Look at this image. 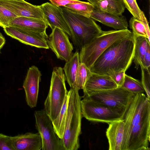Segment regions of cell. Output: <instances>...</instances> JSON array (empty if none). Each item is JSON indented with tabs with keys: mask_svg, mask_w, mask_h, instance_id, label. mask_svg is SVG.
<instances>
[{
	"mask_svg": "<svg viewBox=\"0 0 150 150\" xmlns=\"http://www.w3.org/2000/svg\"><path fill=\"white\" fill-rule=\"evenodd\" d=\"M150 42L147 43L146 51L142 61L140 65H142L146 68L150 67Z\"/></svg>",
	"mask_w": 150,
	"mask_h": 150,
	"instance_id": "obj_34",
	"label": "cell"
},
{
	"mask_svg": "<svg viewBox=\"0 0 150 150\" xmlns=\"http://www.w3.org/2000/svg\"><path fill=\"white\" fill-rule=\"evenodd\" d=\"M70 11L86 17H90L94 8V6L89 2L67 4L64 6Z\"/></svg>",
	"mask_w": 150,
	"mask_h": 150,
	"instance_id": "obj_24",
	"label": "cell"
},
{
	"mask_svg": "<svg viewBox=\"0 0 150 150\" xmlns=\"http://www.w3.org/2000/svg\"><path fill=\"white\" fill-rule=\"evenodd\" d=\"M18 17L14 13L0 5V26L9 27L10 22Z\"/></svg>",
	"mask_w": 150,
	"mask_h": 150,
	"instance_id": "obj_28",
	"label": "cell"
},
{
	"mask_svg": "<svg viewBox=\"0 0 150 150\" xmlns=\"http://www.w3.org/2000/svg\"><path fill=\"white\" fill-rule=\"evenodd\" d=\"M51 3L57 7L64 6L70 4L80 3L82 2L78 0H49Z\"/></svg>",
	"mask_w": 150,
	"mask_h": 150,
	"instance_id": "obj_35",
	"label": "cell"
},
{
	"mask_svg": "<svg viewBox=\"0 0 150 150\" xmlns=\"http://www.w3.org/2000/svg\"><path fill=\"white\" fill-rule=\"evenodd\" d=\"M35 126L41 136L42 150H64L61 139L55 132L52 121L44 109L34 112Z\"/></svg>",
	"mask_w": 150,
	"mask_h": 150,
	"instance_id": "obj_9",
	"label": "cell"
},
{
	"mask_svg": "<svg viewBox=\"0 0 150 150\" xmlns=\"http://www.w3.org/2000/svg\"><path fill=\"white\" fill-rule=\"evenodd\" d=\"M121 86L135 95L145 92L141 81L126 74Z\"/></svg>",
	"mask_w": 150,
	"mask_h": 150,
	"instance_id": "obj_25",
	"label": "cell"
},
{
	"mask_svg": "<svg viewBox=\"0 0 150 150\" xmlns=\"http://www.w3.org/2000/svg\"><path fill=\"white\" fill-rule=\"evenodd\" d=\"M106 1L115 11V14L122 15L125 7L122 0H103Z\"/></svg>",
	"mask_w": 150,
	"mask_h": 150,
	"instance_id": "obj_31",
	"label": "cell"
},
{
	"mask_svg": "<svg viewBox=\"0 0 150 150\" xmlns=\"http://www.w3.org/2000/svg\"><path fill=\"white\" fill-rule=\"evenodd\" d=\"M68 95L66 98L57 117L52 122L54 129L60 139L64 135L67 112Z\"/></svg>",
	"mask_w": 150,
	"mask_h": 150,
	"instance_id": "obj_23",
	"label": "cell"
},
{
	"mask_svg": "<svg viewBox=\"0 0 150 150\" xmlns=\"http://www.w3.org/2000/svg\"><path fill=\"white\" fill-rule=\"evenodd\" d=\"M135 46L133 35L114 43L95 61L90 69L91 72L107 75L110 71L125 72L133 60Z\"/></svg>",
	"mask_w": 150,
	"mask_h": 150,
	"instance_id": "obj_1",
	"label": "cell"
},
{
	"mask_svg": "<svg viewBox=\"0 0 150 150\" xmlns=\"http://www.w3.org/2000/svg\"><path fill=\"white\" fill-rule=\"evenodd\" d=\"M6 42V40L2 33L0 32V50L2 48Z\"/></svg>",
	"mask_w": 150,
	"mask_h": 150,
	"instance_id": "obj_37",
	"label": "cell"
},
{
	"mask_svg": "<svg viewBox=\"0 0 150 150\" xmlns=\"http://www.w3.org/2000/svg\"><path fill=\"white\" fill-rule=\"evenodd\" d=\"M81 100L82 117L88 120L106 123L123 120L124 116L110 108L83 96Z\"/></svg>",
	"mask_w": 150,
	"mask_h": 150,
	"instance_id": "obj_8",
	"label": "cell"
},
{
	"mask_svg": "<svg viewBox=\"0 0 150 150\" xmlns=\"http://www.w3.org/2000/svg\"><path fill=\"white\" fill-rule=\"evenodd\" d=\"M125 74V71H124L118 72L110 71L107 73V75L111 77L118 87H121L122 85Z\"/></svg>",
	"mask_w": 150,
	"mask_h": 150,
	"instance_id": "obj_32",
	"label": "cell"
},
{
	"mask_svg": "<svg viewBox=\"0 0 150 150\" xmlns=\"http://www.w3.org/2000/svg\"><path fill=\"white\" fill-rule=\"evenodd\" d=\"M63 15L69 28L70 37L75 48L82 47L103 31L91 18L72 12L61 7Z\"/></svg>",
	"mask_w": 150,
	"mask_h": 150,
	"instance_id": "obj_3",
	"label": "cell"
},
{
	"mask_svg": "<svg viewBox=\"0 0 150 150\" xmlns=\"http://www.w3.org/2000/svg\"></svg>",
	"mask_w": 150,
	"mask_h": 150,
	"instance_id": "obj_40",
	"label": "cell"
},
{
	"mask_svg": "<svg viewBox=\"0 0 150 150\" xmlns=\"http://www.w3.org/2000/svg\"><path fill=\"white\" fill-rule=\"evenodd\" d=\"M117 87L109 75L92 72L83 89V96L87 95L95 92L111 89Z\"/></svg>",
	"mask_w": 150,
	"mask_h": 150,
	"instance_id": "obj_17",
	"label": "cell"
},
{
	"mask_svg": "<svg viewBox=\"0 0 150 150\" xmlns=\"http://www.w3.org/2000/svg\"><path fill=\"white\" fill-rule=\"evenodd\" d=\"M140 66L142 71L141 82L146 96L149 98L150 99V67L146 68L142 65Z\"/></svg>",
	"mask_w": 150,
	"mask_h": 150,
	"instance_id": "obj_30",
	"label": "cell"
},
{
	"mask_svg": "<svg viewBox=\"0 0 150 150\" xmlns=\"http://www.w3.org/2000/svg\"><path fill=\"white\" fill-rule=\"evenodd\" d=\"M89 2L94 5V7H96L98 5L99 1L100 0H87Z\"/></svg>",
	"mask_w": 150,
	"mask_h": 150,
	"instance_id": "obj_38",
	"label": "cell"
},
{
	"mask_svg": "<svg viewBox=\"0 0 150 150\" xmlns=\"http://www.w3.org/2000/svg\"><path fill=\"white\" fill-rule=\"evenodd\" d=\"M142 22L144 25L149 40L150 41V31L149 25V22L146 18L144 12L142 11Z\"/></svg>",
	"mask_w": 150,
	"mask_h": 150,
	"instance_id": "obj_36",
	"label": "cell"
},
{
	"mask_svg": "<svg viewBox=\"0 0 150 150\" xmlns=\"http://www.w3.org/2000/svg\"><path fill=\"white\" fill-rule=\"evenodd\" d=\"M150 117L132 128L125 150H149Z\"/></svg>",
	"mask_w": 150,
	"mask_h": 150,
	"instance_id": "obj_11",
	"label": "cell"
},
{
	"mask_svg": "<svg viewBox=\"0 0 150 150\" xmlns=\"http://www.w3.org/2000/svg\"><path fill=\"white\" fill-rule=\"evenodd\" d=\"M47 41L49 48L58 59L66 62L71 58L73 46L69 41L68 35L63 30L55 27L52 30Z\"/></svg>",
	"mask_w": 150,
	"mask_h": 150,
	"instance_id": "obj_10",
	"label": "cell"
},
{
	"mask_svg": "<svg viewBox=\"0 0 150 150\" xmlns=\"http://www.w3.org/2000/svg\"><path fill=\"white\" fill-rule=\"evenodd\" d=\"M134 95L121 86L95 92L83 96L105 105L124 116Z\"/></svg>",
	"mask_w": 150,
	"mask_h": 150,
	"instance_id": "obj_7",
	"label": "cell"
},
{
	"mask_svg": "<svg viewBox=\"0 0 150 150\" xmlns=\"http://www.w3.org/2000/svg\"><path fill=\"white\" fill-rule=\"evenodd\" d=\"M48 26L44 20L24 17H17L10 22L9 25V26L44 38L46 39L48 38L46 33Z\"/></svg>",
	"mask_w": 150,
	"mask_h": 150,
	"instance_id": "obj_15",
	"label": "cell"
},
{
	"mask_svg": "<svg viewBox=\"0 0 150 150\" xmlns=\"http://www.w3.org/2000/svg\"><path fill=\"white\" fill-rule=\"evenodd\" d=\"M5 33L9 36L21 42L38 48L49 49L47 39L16 28L9 26L3 28Z\"/></svg>",
	"mask_w": 150,
	"mask_h": 150,
	"instance_id": "obj_16",
	"label": "cell"
},
{
	"mask_svg": "<svg viewBox=\"0 0 150 150\" xmlns=\"http://www.w3.org/2000/svg\"><path fill=\"white\" fill-rule=\"evenodd\" d=\"M90 17L116 30L128 29V25L127 20L125 17L122 15L103 11L94 8Z\"/></svg>",
	"mask_w": 150,
	"mask_h": 150,
	"instance_id": "obj_18",
	"label": "cell"
},
{
	"mask_svg": "<svg viewBox=\"0 0 150 150\" xmlns=\"http://www.w3.org/2000/svg\"><path fill=\"white\" fill-rule=\"evenodd\" d=\"M135 46L133 60L135 68L137 69L141 63L145 53L147 43L150 42L148 38L143 36L134 37Z\"/></svg>",
	"mask_w": 150,
	"mask_h": 150,
	"instance_id": "obj_22",
	"label": "cell"
},
{
	"mask_svg": "<svg viewBox=\"0 0 150 150\" xmlns=\"http://www.w3.org/2000/svg\"><path fill=\"white\" fill-rule=\"evenodd\" d=\"M39 6L43 13L45 21L52 30L57 28L71 36L70 30L61 7H57L49 2L43 4Z\"/></svg>",
	"mask_w": 150,
	"mask_h": 150,
	"instance_id": "obj_14",
	"label": "cell"
},
{
	"mask_svg": "<svg viewBox=\"0 0 150 150\" xmlns=\"http://www.w3.org/2000/svg\"><path fill=\"white\" fill-rule=\"evenodd\" d=\"M0 150H14L11 136L0 133Z\"/></svg>",
	"mask_w": 150,
	"mask_h": 150,
	"instance_id": "obj_33",
	"label": "cell"
},
{
	"mask_svg": "<svg viewBox=\"0 0 150 150\" xmlns=\"http://www.w3.org/2000/svg\"><path fill=\"white\" fill-rule=\"evenodd\" d=\"M41 75L38 68L32 66L29 68L23 82V87L25 92L26 101L31 108L35 107L37 104Z\"/></svg>",
	"mask_w": 150,
	"mask_h": 150,
	"instance_id": "obj_12",
	"label": "cell"
},
{
	"mask_svg": "<svg viewBox=\"0 0 150 150\" xmlns=\"http://www.w3.org/2000/svg\"><path fill=\"white\" fill-rule=\"evenodd\" d=\"M66 77L63 69L55 67L52 71L50 89L44 103V109L50 119L53 121L59 113L68 96Z\"/></svg>",
	"mask_w": 150,
	"mask_h": 150,
	"instance_id": "obj_5",
	"label": "cell"
},
{
	"mask_svg": "<svg viewBox=\"0 0 150 150\" xmlns=\"http://www.w3.org/2000/svg\"></svg>",
	"mask_w": 150,
	"mask_h": 150,
	"instance_id": "obj_39",
	"label": "cell"
},
{
	"mask_svg": "<svg viewBox=\"0 0 150 150\" xmlns=\"http://www.w3.org/2000/svg\"><path fill=\"white\" fill-rule=\"evenodd\" d=\"M122 0L125 8L127 9L133 16L141 21L142 11L139 8L136 0Z\"/></svg>",
	"mask_w": 150,
	"mask_h": 150,
	"instance_id": "obj_29",
	"label": "cell"
},
{
	"mask_svg": "<svg viewBox=\"0 0 150 150\" xmlns=\"http://www.w3.org/2000/svg\"><path fill=\"white\" fill-rule=\"evenodd\" d=\"M79 90L71 88L68 91L67 112L63 136L61 139L64 150H77L80 147L81 113Z\"/></svg>",
	"mask_w": 150,
	"mask_h": 150,
	"instance_id": "obj_2",
	"label": "cell"
},
{
	"mask_svg": "<svg viewBox=\"0 0 150 150\" xmlns=\"http://www.w3.org/2000/svg\"><path fill=\"white\" fill-rule=\"evenodd\" d=\"M132 35V32L128 29L103 31L80 50V62L84 63L90 69L96 59L108 47Z\"/></svg>",
	"mask_w": 150,
	"mask_h": 150,
	"instance_id": "obj_4",
	"label": "cell"
},
{
	"mask_svg": "<svg viewBox=\"0 0 150 150\" xmlns=\"http://www.w3.org/2000/svg\"><path fill=\"white\" fill-rule=\"evenodd\" d=\"M91 73L89 68L84 63L80 62L76 80V86L79 90L83 89Z\"/></svg>",
	"mask_w": 150,
	"mask_h": 150,
	"instance_id": "obj_26",
	"label": "cell"
},
{
	"mask_svg": "<svg viewBox=\"0 0 150 150\" xmlns=\"http://www.w3.org/2000/svg\"><path fill=\"white\" fill-rule=\"evenodd\" d=\"M129 26L132 30V32L134 37L143 36L148 39L144 25L141 21L133 16L129 20Z\"/></svg>",
	"mask_w": 150,
	"mask_h": 150,
	"instance_id": "obj_27",
	"label": "cell"
},
{
	"mask_svg": "<svg viewBox=\"0 0 150 150\" xmlns=\"http://www.w3.org/2000/svg\"><path fill=\"white\" fill-rule=\"evenodd\" d=\"M150 117V99L144 93L133 97L123 118L124 135L122 150H125L132 128Z\"/></svg>",
	"mask_w": 150,
	"mask_h": 150,
	"instance_id": "obj_6",
	"label": "cell"
},
{
	"mask_svg": "<svg viewBox=\"0 0 150 150\" xmlns=\"http://www.w3.org/2000/svg\"><path fill=\"white\" fill-rule=\"evenodd\" d=\"M14 150H41L42 139L40 134L28 132L11 137Z\"/></svg>",
	"mask_w": 150,
	"mask_h": 150,
	"instance_id": "obj_19",
	"label": "cell"
},
{
	"mask_svg": "<svg viewBox=\"0 0 150 150\" xmlns=\"http://www.w3.org/2000/svg\"><path fill=\"white\" fill-rule=\"evenodd\" d=\"M0 5L13 12L18 17L44 20L43 13L39 6L34 5L24 0H0Z\"/></svg>",
	"mask_w": 150,
	"mask_h": 150,
	"instance_id": "obj_13",
	"label": "cell"
},
{
	"mask_svg": "<svg viewBox=\"0 0 150 150\" xmlns=\"http://www.w3.org/2000/svg\"><path fill=\"white\" fill-rule=\"evenodd\" d=\"M80 64L79 53L76 51L63 68L66 80L71 88L76 87V77Z\"/></svg>",
	"mask_w": 150,
	"mask_h": 150,
	"instance_id": "obj_21",
	"label": "cell"
},
{
	"mask_svg": "<svg viewBox=\"0 0 150 150\" xmlns=\"http://www.w3.org/2000/svg\"><path fill=\"white\" fill-rule=\"evenodd\" d=\"M106 135L109 144V150H122L123 142L124 124L123 120L108 124Z\"/></svg>",
	"mask_w": 150,
	"mask_h": 150,
	"instance_id": "obj_20",
	"label": "cell"
}]
</instances>
